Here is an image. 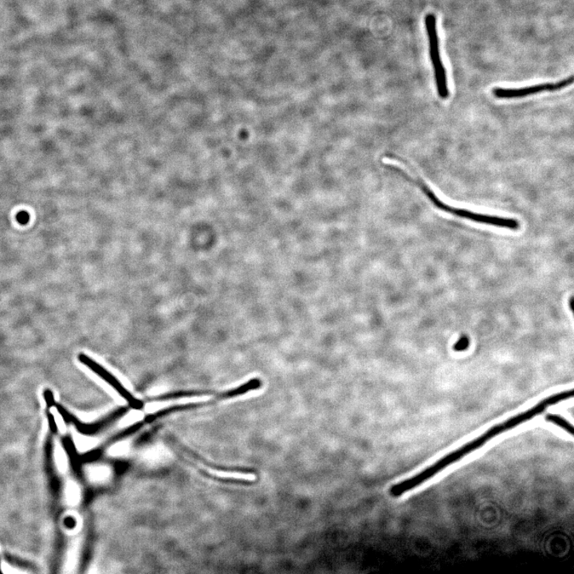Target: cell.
I'll use <instances>...</instances> for the list:
<instances>
[{"label":"cell","mask_w":574,"mask_h":574,"mask_svg":"<svg viewBox=\"0 0 574 574\" xmlns=\"http://www.w3.org/2000/svg\"><path fill=\"white\" fill-rule=\"evenodd\" d=\"M573 389L554 394L539 402L538 405L531 407V410L519 413V415L510 418L506 421L496 424V426L488 429L486 433L479 436V438L469 442V443L464 444L461 447H459L458 449L449 453V454L446 455L444 457L441 458L438 462L430 465V467L422 470L421 472L393 485L390 488V495L393 497L398 498L404 495L405 493L414 489V488L421 485L424 482L429 480L430 478H433V476L450 466L451 464L461 461L462 458L469 455L470 452L480 449V447L486 444L488 441L495 438L496 436L507 432V430L513 429L522 424L531 421L533 417L542 414L548 407L570 399L573 398Z\"/></svg>","instance_id":"6da1fadb"},{"label":"cell","mask_w":574,"mask_h":574,"mask_svg":"<svg viewBox=\"0 0 574 574\" xmlns=\"http://www.w3.org/2000/svg\"><path fill=\"white\" fill-rule=\"evenodd\" d=\"M401 174H403L406 177L410 178L411 180L416 182V185L421 188L427 197L432 201V203L442 211L447 212L451 215L458 217L463 218L476 223H484V225L495 226L498 227L507 228L510 230H518L519 228V222L514 219H509V218H503L496 216H490L480 214H475L470 210L458 209L455 206H451L445 204L438 198V196L432 191L426 183H424L420 178L412 176L409 172L405 169H399Z\"/></svg>","instance_id":"7a4b0ae2"},{"label":"cell","mask_w":574,"mask_h":574,"mask_svg":"<svg viewBox=\"0 0 574 574\" xmlns=\"http://www.w3.org/2000/svg\"><path fill=\"white\" fill-rule=\"evenodd\" d=\"M426 27L428 36L430 60H432L435 71L436 88H438V94L441 99H446L449 95V86H447L445 68L440 55L436 19L433 14L426 15Z\"/></svg>","instance_id":"3957f363"},{"label":"cell","mask_w":574,"mask_h":574,"mask_svg":"<svg viewBox=\"0 0 574 574\" xmlns=\"http://www.w3.org/2000/svg\"><path fill=\"white\" fill-rule=\"evenodd\" d=\"M78 358L80 363L85 367H88V368L92 372H94L95 374L100 377L102 380H104L110 384V386L115 389V391L124 400L127 401L134 410H139L141 409L143 407L141 401L136 399L129 390L126 389L123 384L119 382L118 379L114 377L111 372H108L104 367L97 363V361L90 358L88 355L80 354Z\"/></svg>","instance_id":"277c9868"},{"label":"cell","mask_w":574,"mask_h":574,"mask_svg":"<svg viewBox=\"0 0 574 574\" xmlns=\"http://www.w3.org/2000/svg\"><path fill=\"white\" fill-rule=\"evenodd\" d=\"M573 82V77L572 76L569 78H566L564 80V81L556 83L536 85L519 89L495 88L493 90V94L498 97V99H521V97L542 93V92L559 90L566 88L568 85H571Z\"/></svg>","instance_id":"5b68a950"},{"label":"cell","mask_w":574,"mask_h":574,"mask_svg":"<svg viewBox=\"0 0 574 574\" xmlns=\"http://www.w3.org/2000/svg\"><path fill=\"white\" fill-rule=\"evenodd\" d=\"M172 458L170 451L165 446L158 444L148 447L143 451L141 459L148 466L160 467L167 463Z\"/></svg>","instance_id":"8992f818"},{"label":"cell","mask_w":574,"mask_h":574,"mask_svg":"<svg viewBox=\"0 0 574 574\" xmlns=\"http://www.w3.org/2000/svg\"><path fill=\"white\" fill-rule=\"evenodd\" d=\"M89 479L94 483H105L111 478L112 470L106 465H94L89 468L88 470Z\"/></svg>","instance_id":"52a82bcc"},{"label":"cell","mask_w":574,"mask_h":574,"mask_svg":"<svg viewBox=\"0 0 574 574\" xmlns=\"http://www.w3.org/2000/svg\"><path fill=\"white\" fill-rule=\"evenodd\" d=\"M210 473L216 476V477L223 478L225 479H233L242 482H253L255 479V476L252 474L240 473L235 472H228V470H210Z\"/></svg>","instance_id":"ba28073f"},{"label":"cell","mask_w":574,"mask_h":574,"mask_svg":"<svg viewBox=\"0 0 574 574\" xmlns=\"http://www.w3.org/2000/svg\"><path fill=\"white\" fill-rule=\"evenodd\" d=\"M131 449V444L130 441L124 440L118 442V443L114 444L111 446L110 450H108V454L113 457H122L126 455H128V453L130 451Z\"/></svg>","instance_id":"9c48e42d"},{"label":"cell","mask_w":574,"mask_h":574,"mask_svg":"<svg viewBox=\"0 0 574 574\" xmlns=\"http://www.w3.org/2000/svg\"><path fill=\"white\" fill-rule=\"evenodd\" d=\"M545 421L556 424V426L565 430L566 433L573 435V428L572 424L566 420L564 417L556 414H547L545 416Z\"/></svg>","instance_id":"30bf717a"},{"label":"cell","mask_w":574,"mask_h":574,"mask_svg":"<svg viewBox=\"0 0 574 574\" xmlns=\"http://www.w3.org/2000/svg\"><path fill=\"white\" fill-rule=\"evenodd\" d=\"M66 498L71 504H76L80 498V491L76 484L71 483L66 488Z\"/></svg>","instance_id":"8fae6325"},{"label":"cell","mask_w":574,"mask_h":574,"mask_svg":"<svg viewBox=\"0 0 574 574\" xmlns=\"http://www.w3.org/2000/svg\"><path fill=\"white\" fill-rule=\"evenodd\" d=\"M141 416L135 414L133 416H131L130 415L126 414L123 416L122 420L120 421V428H125L133 426L134 424L141 421Z\"/></svg>","instance_id":"7c38bea8"},{"label":"cell","mask_w":574,"mask_h":574,"mask_svg":"<svg viewBox=\"0 0 574 574\" xmlns=\"http://www.w3.org/2000/svg\"><path fill=\"white\" fill-rule=\"evenodd\" d=\"M470 340L467 335H462L458 342L455 344L454 349L456 352H463L469 347Z\"/></svg>","instance_id":"4fadbf2b"},{"label":"cell","mask_w":574,"mask_h":574,"mask_svg":"<svg viewBox=\"0 0 574 574\" xmlns=\"http://www.w3.org/2000/svg\"><path fill=\"white\" fill-rule=\"evenodd\" d=\"M16 219L20 225H27L29 220H30V216H29L27 211H22L17 214Z\"/></svg>","instance_id":"5bb4252c"},{"label":"cell","mask_w":574,"mask_h":574,"mask_svg":"<svg viewBox=\"0 0 574 574\" xmlns=\"http://www.w3.org/2000/svg\"><path fill=\"white\" fill-rule=\"evenodd\" d=\"M44 398L46 399V401H47V404L48 406L53 405L55 402L54 397L53 393L50 391V390H46V391L44 392Z\"/></svg>","instance_id":"9a60e30c"},{"label":"cell","mask_w":574,"mask_h":574,"mask_svg":"<svg viewBox=\"0 0 574 574\" xmlns=\"http://www.w3.org/2000/svg\"><path fill=\"white\" fill-rule=\"evenodd\" d=\"M573 302H574V300H573V298L572 297L570 298V309H571L572 312H573Z\"/></svg>","instance_id":"2e32d148"}]
</instances>
